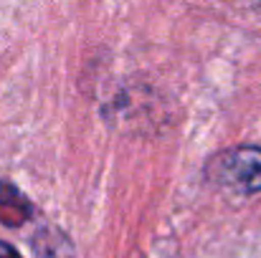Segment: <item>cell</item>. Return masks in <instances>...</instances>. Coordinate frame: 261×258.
I'll list each match as a JSON object with an SVG mask.
<instances>
[{"label": "cell", "instance_id": "6da1fadb", "mask_svg": "<svg viewBox=\"0 0 261 258\" xmlns=\"http://www.w3.org/2000/svg\"><path fill=\"white\" fill-rule=\"evenodd\" d=\"M216 177L241 192H261V150L241 147L221 155L216 162Z\"/></svg>", "mask_w": 261, "mask_h": 258}, {"label": "cell", "instance_id": "7a4b0ae2", "mask_svg": "<svg viewBox=\"0 0 261 258\" xmlns=\"http://www.w3.org/2000/svg\"><path fill=\"white\" fill-rule=\"evenodd\" d=\"M28 215H31V205L23 200V195L15 187L0 182V223L20 225Z\"/></svg>", "mask_w": 261, "mask_h": 258}, {"label": "cell", "instance_id": "3957f363", "mask_svg": "<svg viewBox=\"0 0 261 258\" xmlns=\"http://www.w3.org/2000/svg\"><path fill=\"white\" fill-rule=\"evenodd\" d=\"M0 258H23L13 246H8V243H0Z\"/></svg>", "mask_w": 261, "mask_h": 258}]
</instances>
